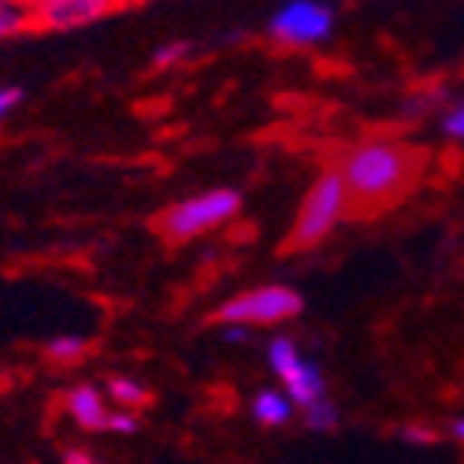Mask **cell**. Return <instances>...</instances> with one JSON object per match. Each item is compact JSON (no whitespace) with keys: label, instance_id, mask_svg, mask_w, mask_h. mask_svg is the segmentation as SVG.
I'll use <instances>...</instances> for the list:
<instances>
[{"label":"cell","instance_id":"6da1fadb","mask_svg":"<svg viewBox=\"0 0 464 464\" xmlns=\"http://www.w3.org/2000/svg\"><path fill=\"white\" fill-rule=\"evenodd\" d=\"M338 171L350 186V201L357 212H379L398 205L420 182L423 152L401 138H364L342 152Z\"/></svg>","mask_w":464,"mask_h":464},{"label":"cell","instance_id":"7a4b0ae2","mask_svg":"<svg viewBox=\"0 0 464 464\" xmlns=\"http://www.w3.org/2000/svg\"><path fill=\"white\" fill-rule=\"evenodd\" d=\"M350 208H353L350 186H345L338 164L324 168L313 179V186H308V193L301 198V205H297V216H294V227H290V249L304 253V249L324 246Z\"/></svg>","mask_w":464,"mask_h":464},{"label":"cell","instance_id":"3957f363","mask_svg":"<svg viewBox=\"0 0 464 464\" xmlns=\"http://www.w3.org/2000/svg\"><path fill=\"white\" fill-rule=\"evenodd\" d=\"M242 212V193L230 189V186H216V189H205V193H193V198H182L175 205H168L160 216H157V235L171 246H182V242H193V238H205L212 230L227 227L230 219H238Z\"/></svg>","mask_w":464,"mask_h":464},{"label":"cell","instance_id":"277c9868","mask_svg":"<svg viewBox=\"0 0 464 464\" xmlns=\"http://www.w3.org/2000/svg\"><path fill=\"white\" fill-rule=\"evenodd\" d=\"M301 294L286 283H264L246 294H235L216 308V324L219 327H279L294 316H301Z\"/></svg>","mask_w":464,"mask_h":464},{"label":"cell","instance_id":"5b68a950","mask_svg":"<svg viewBox=\"0 0 464 464\" xmlns=\"http://www.w3.org/2000/svg\"><path fill=\"white\" fill-rule=\"evenodd\" d=\"M267 368L276 372L279 386L286 391V398L297 405V412H304L308 405H316V401L331 398V394H327V379H324L320 364L308 357V353H301V350H297V342L286 338V334H279V338L267 342Z\"/></svg>","mask_w":464,"mask_h":464},{"label":"cell","instance_id":"8992f818","mask_svg":"<svg viewBox=\"0 0 464 464\" xmlns=\"http://www.w3.org/2000/svg\"><path fill=\"white\" fill-rule=\"evenodd\" d=\"M334 30V8L327 0H286L267 19V37L279 49H316Z\"/></svg>","mask_w":464,"mask_h":464},{"label":"cell","instance_id":"52a82bcc","mask_svg":"<svg viewBox=\"0 0 464 464\" xmlns=\"http://www.w3.org/2000/svg\"><path fill=\"white\" fill-rule=\"evenodd\" d=\"M111 12H120L115 0H45L37 12H30V26L42 34H71L101 23Z\"/></svg>","mask_w":464,"mask_h":464},{"label":"cell","instance_id":"ba28073f","mask_svg":"<svg viewBox=\"0 0 464 464\" xmlns=\"http://www.w3.org/2000/svg\"><path fill=\"white\" fill-rule=\"evenodd\" d=\"M63 409H67L74 428H82V431H108V416H111L115 405L108 401V394L101 391V386L79 382V386H71V391L63 394Z\"/></svg>","mask_w":464,"mask_h":464},{"label":"cell","instance_id":"9c48e42d","mask_svg":"<svg viewBox=\"0 0 464 464\" xmlns=\"http://www.w3.org/2000/svg\"><path fill=\"white\" fill-rule=\"evenodd\" d=\"M297 405L286 398L283 386H264V391H256L253 405H249V416L260 423V428H286V423L294 420Z\"/></svg>","mask_w":464,"mask_h":464},{"label":"cell","instance_id":"30bf717a","mask_svg":"<svg viewBox=\"0 0 464 464\" xmlns=\"http://www.w3.org/2000/svg\"><path fill=\"white\" fill-rule=\"evenodd\" d=\"M104 394H108V401H111L115 409L138 412V409L149 405V386H145L141 379H130V375H111V379L104 382Z\"/></svg>","mask_w":464,"mask_h":464},{"label":"cell","instance_id":"8fae6325","mask_svg":"<svg viewBox=\"0 0 464 464\" xmlns=\"http://www.w3.org/2000/svg\"><path fill=\"white\" fill-rule=\"evenodd\" d=\"M86 353H90V338H82V334H56L45 342V357L53 364H63V368L79 364Z\"/></svg>","mask_w":464,"mask_h":464},{"label":"cell","instance_id":"7c38bea8","mask_svg":"<svg viewBox=\"0 0 464 464\" xmlns=\"http://www.w3.org/2000/svg\"><path fill=\"white\" fill-rule=\"evenodd\" d=\"M30 12L19 0H0V42H12L19 34H30Z\"/></svg>","mask_w":464,"mask_h":464},{"label":"cell","instance_id":"4fadbf2b","mask_svg":"<svg viewBox=\"0 0 464 464\" xmlns=\"http://www.w3.org/2000/svg\"><path fill=\"white\" fill-rule=\"evenodd\" d=\"M301 420L308 423V431H334L338 428V420H342V412H338V405L331 401V398H324V401H316V405H308L304 412H301Z\"/></svg>","mask_w":464,"mask_h":464},{"label":"cell","instance_id":"5bb4252c","mask_svg":"<svg viewBox=\"0 0 464 464\" xmlns=\"http://www.w3.org/2000/svg\"><path fill=\"white\" fill-rule=\"evenodd\" d=\"M189 42H168V45H160L157 53H152V67H160V71H171V67H179V63H186L189 60Z\"/></svg>","mask_w":464,"mask_h":464},{"label":"cell","instance_id":"9a60e30c","mask_svg":"<svg viewBox=\"0 0 464 464\" xmlns=\"http://www.w3.org/2000/svg\"><path fill=\"white\" fill-rule=\"evenodd\" d=\"M442 134L450 138V141H457V145H464V97L442 115Z\"/></svg>","mask_w":464,"mask_h":464},{"label":"cell","instance_id":"2e32d148","mask_svg":"<svg viewBox=\"0 0 464 464\" xmlns=\"http://www.w3.org/2000/svg\"><path fill=\"white\" fill-rule=\"evenodd\" d=\"M108 431H111V435H134V431H138V416H134L130 409H111Z\"/></svg>","mask_w":464,"mask_h":464},{"label":"cell","instance_id":"e0dca14e","mask_svg":"<svg viewBox=\"0 0 464 464\" xmlns=\"http://www.w3.org/2000/svg\"><path fill=\"white\" fill-rule=\"evenodd\" d=\"M19 104H23V90L19 86H0V123H5Z\"/></svg>","mask_w":464,"mask_h":464},{"label":"cell","instance_id":"ac0fdd59","mask_svg":"<svg viewBox=\"0 0 464 464\" xmlns=\"http://www.w3.org/2000/svg\"><path fill=\"white\" fill-rule=\"evenodd\" d=\"M401 439H405V442H416V446H428V442H435L439 435L428 431V428H420V423H409V428H401Z\"/></svg>","mask_w":464,"mask_h":464},{"label":"cell","instance_id":"d6986e66","mask_svg":"<svg viewBox=\"0 0 464 464\" xmlns=\"http://www.w3.org/2000/svg\"><path fill=\"white\" fill-rule=\"evenodd\" d=\"M63 464H93V460H90V453H82V450H67V453H63Z\"/></svg>","mask_w":464,"mask_h":464},{"label":"cell","instance_id":"ffe728a7","mask_svg":"<svg viewBox=\"0 0 464 464\" xmlns=\"http://www.w3.org/2000/svg\"><path fill=\"white\" fill-rule=\"evenodd\" d=\"M450 435H453L457 442H464V416H457V420L450 423Z\"/></svg>","mask_w":464,"mask_h":464},{"label":"cell","instance_id":"44dd1931","mask_svg":"<svg viewBox=\"0 0 464 464\" xmlns=\"http://www.w3.org/2000/svg\"><path fill=\"white\" fill-rule=\"evenodd\" d=\"M19 5H23L26 12H37V8H42V5H45V0H19Z\"/></svg>","mask_w":464,"mask_h":464},{"label":"cell","instance_id":"7402d4cb","mask_svg":"<svg viewBox=\"0 0 464 464\" xmlns=\"http://www.w3.org/2000/svg\"><path fill=\"white\" fill-rule=\"evenodd\" d=\"M115 5H120V8H127V5H138V0H115Z\"/></svg>","mask_w":464,"mask_h":464}]
</instances>
